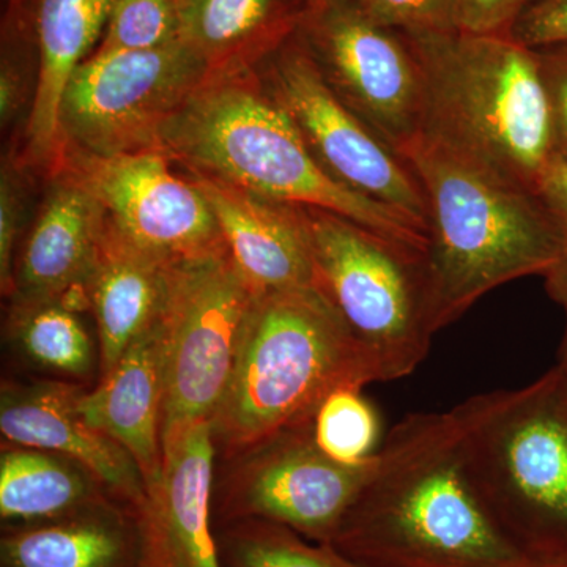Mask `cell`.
Returning a JSON list of instances; mask_svg holds the SVG:
<instances>
[{
  "instance_id": "cell-31",
  "label": "cell",
  "mask_w": 567,
  "mask_h": 567,
  "mask_svg": "<svg viewBox=\"0 0 567 567\" xmlns=\"http://www.w3.org/2000/svg\"><path fill=\"white\" fill-rule=\"evenodd\" d=\"M507 37L529 50L567 44V0H537Z\"/></svg>"
},
{
  "instance_id": "cell-35",
  "label": "cell",
  "mask_w": 567,
  "mask_h": 567,
  "mask_svg": "<svg viewBox=\"0 0 567 567\" xmlns=\"http://www.w3.org/2000/svg\"><path fill=\"white\" fill-rule=\"evenodd\" d=\"M544 278L548 295L561 306L566 315V334L563 341L561 363L558 368L567 375V252L544 275Z\"/></svg>"
},
{
  "instance_id": "cell-26",
  "label": "cell",
  "mask_w": 567,
  "mask_h": 567,
  "mask_svg": "<svg viewBox=\"0 0 567 567\" xmlns=\"http://www.w3.org/2000/svg\"><path fill=\"white\" fill-rule=\"evenodd\" d=\"M363 388H342L324 399L312 421L317 445L341 464H361L377 453L380 420Z\"/></svg>"
},
{
  "instance_id": "cell-19",
  "label": "cell",
  "mask_w": 567,
  "mask_h": 567,
  "mask_svg": "<svg viewBox=\"0 0 567 567\" xmlns=\"http://www.w3.org/2000/svg\"><path fill=\"white\" fill-rule=\"evenodd\" d=\"M162 315V312H159ZM80 409L92 427L125 447L145 486L163 473V344L159 316L137 336L118 363L85 390Z\"/></svg>"
},
{
  "instance_id": "cell-7",
  "label": "cell",
  "mask_w": 567,
  "mask_h": 567,
  "mask_svg": "<svg viewBox=\"0 0 567 567\" xmlns=\"http://www.w3.org/2000/svg\"><path fill=\"white\" fill-rule=\"evenodd\" d=\"M477 487L499 527L535 565H567V386L561 369L492 391L468 439Z\"/></svg>"
},
{
  "instance_id": "cell-32",
  "label": "cell",
  "mask_w": 567,
  "mask_h": 567,
  "mask_svg": "<svg viewBox=\"0 0 567 567\" xmlns=\"http://www.w3.org/2000/svg\"><path fill=\"white\" fill-rule=\"evenodd\" d=\"M537 0H461L458 31L506 35Z\"/></svg>"
},
{
  "instance_id": "cell-9",
  "label": "cell",
  "mask_w": 567,
  "mask_h": 567,
  "mask_svg": "<svg viewBox=\"0 0 567 567\" xmlns=\"http://www.w3.org/2000/svg\"><path fill=\"white\" fill-rule=\"evenodd\" d=\"M210 78L183 40L148 51L93 52L62 96V147L99 156L162 152V133Z\"/></svg>"
},
{
  "instance_id": "cell-21",
  "label": "cell",
  "mask_w": 567,
  "mask_h": 567,
  "mask_svg": "<svg viewBox=\"0 0 567 567\" xmlns=\"http://www.w3.org/2000/svg\"><path fill=\"white\" fill-rule=\"evenodd\" d=\"M140 554L136 514L117 496L0 536V567H136Z\"/></svg>"
},
{
  "instance_id": "cell-12",
  "label": "cell",
  "mask_w": 567,
  "mask_h": 567,
  "mask_svg": "<svg viewBox=\"0 0 567 567\" xmlns=\"http://www.w3.org/2000/svg\"><path fill=\"white\" fill-rule=\"evenodd\" d=\"M259 70L328 174L352 192L401 213L429 237V205L415 171L336 96L300 33Z\"/></svg>"
},
{
  "instance_id": "cell-22",
  "label": "cell",
  "mask_w": 567,
  "mask_h": 567,
  "mask_svg": "<svg viewBox=\"0 0 567 567\" xmlns=\"http://www.w3.org/2000/svg\"><path fill=\"white\" fill-rule=\"evenodd\" d=\"M311 0H183L182 40L212 76L259 69L300 31Z\"/></svg>"
},
{
  "instance_id": "cell-10",
  "label": "cell",
  "mask_w": 567,
  "mask_h": 567,
  "mask_svg": "<svg viewBox=\"0 0 567 567\" xmlns=\"http://www.w3.org/2000/svg\"><path fill=\"white\" fill-rule=\"evenodd\" d=\"M379 464H341L320 450L312 423L287 429L227 458H216L213 527L262 518L330 544Z\"/></svg>"
},
{
  "instance_id": "cell-15",
  "label": "cell",
  "mask_w": 567,
  "mask_h": 567,
  "mask_svg": "<svg viewBox=\"0 0 567 567\" xmlns=\"http://www.w3.org/2000/svg\"><path fill=\"white\" fill-rule=\"evenodd\" d=\"M48 181L47 197L14 265L10 303L63 300L81 312L91 309L85 286L107 215L69 171L59 167Z\"/></svg>"
},
{
  "instance_id": "cell-6",
  "label": "cell",
  "mask_w": 567,
  "mask_h": 567,
  "mask_svg": "<svg viewBox=\"0 0 567 567\" xmlns=\"http://www.w3.org/2000/svg\"><path fill=\"white\" fill-rule=\"evenodd\" d=\"M295 207L317 292L369 354L380 382L412 374L440 331L427 252L338 213Z\"/></svg>"
},
{
  "instance_id": "cell-28",
  "label": "cell",
  "mask_w": 567,
  "mask_h": 567,
  "mask_svg": "<svg viewBox=\"0 0 567 567\" xmlns=\"http://www.w3.org/2000/svg\"><path fill=\"white\" fill-rule=\"evenodd\" d=\"M369 20L404 33L458 29L461 0H346Z\"/></svg>"
},
{
  "instance_id": "cell-13",
  "label": "cell",
  "mask_w": 567,
  "mask_h": 567,
  "mask_svg": "<svg viewBox=\"0 0 567 567\" xmlns=\"http://www.w3.org/2000/svg\"><path fill=\"white\" fill-rule=\"evenodd\" d=\"M59 167L100 200L112 226L134 245L169 262L227 251L204 193L189 175L174 173L166 153L99 156L62 147Z\"/></svg>"
},
{
  "instance_id": "cell-5",
  "label": "cell",
  "mask_w": 567,
  "mask_h": 567,
  "mask_svg": "<svg viewBox=\"0 0 567 567\" xmlns=\"http://www.w3.org/2000/svg\"><path fill=\"white\" fill-rule=\"evenodd\" d=\"M375 382L371 358L316 289L257 295L212 421L216 458L312 423L334 391Z\"/></svg>"
},
{
  "instance_id": "cell-11",
  "label": "cell",
  "mask_w": 567,
  "mask_h": 567,
  "mask_svg": "<svg viewBox=\"0 0 567 567\" xmlns=\"http://www.w3.org/2000/svg\"><path fill=\"white\" fill-rule=\"evenodd\" d=\"M298 33L336 96L395 152L423 134L424 74L406 33L377 24L346 0L309 7Z\"/></svg>"
},
{
  "instance_id": "cell-20",
  "label": "cell",
  "mask_w": 567,
  "mask_h": 567,
  "mask_svg": "<svg viewBox=\"0 0 567 567\" xmlns=\"http://www.w3.org/2000/svg\"><path fill=\"white\" fill-rule=\"evenodd\" d=\"M169 265V260L134 245L107 218L85 286L99 330L102 375L162 312Z\"/></svg>"
},
{
  "instance_id": "cell-3",
  "label": "cell",
  "mask_w": 567,
  "mask_h": 567,
  "mask_svg": "<svg viewBox=\"0 0 567 567\" xmlns=\"http://www.w3.org/2000/svg\"><path fill=\"white\" fill-rule=\"evenodd\" d=\"M402 155L429 205L427 262L440 330L503 284L546 275L566 254L539 194L421 134Z\"/></svg>"
},
{
  "instance_id": "cell-39",
  "label": "cell",
  "mask_w": 567,
  "mask_h": 567,
  "mask_svg": "<svg viewBox=\"0 0 567 567\" xmlns=\"http://www.w3.org/2000/svg\"><path fill=\"white\" fill-rule=\"evenodd\" d=\"M175 2L178 3V6H181V3L183 2V0H175Z\"/></svg>"
},
{
  "instance_id": "cell-27",
  "label": "cell",
  "mask_w": 567,
  "mask_h": 567,
  "mask_svg": "<svg viewBox=\"0 0 567 567\" xmlns=\"http://www.w3.org/2000/svg\"><path fill=\"white\" fill-rule=\"evenodd\" d=\"M182 40L181 6L175 0H112L99 54L148 51Z\"/></svg>"
},
{
  "instance_id": "cell-30",
  "label": "cell",
  "mask_w": 567,
  "mask_h": 567,
  "mask_svg": "<svg viewBox=\"0 0 567 567\" xmlns=\"http://www.w3.org/2000/svg\"><path fill=\"white\" fill-rule=\"evenodd\" d=\"M535 51L550 107L555 159L567 164V44Z\"/></svg>"
},
{
  "instance_id": "cell-17",
  "label": "cell",
  "mask_w": 567,
  "mask_h": 567,
  "mask_svg": "<svg viewBox=\"0 0 567 567\" xmlns=\"http://www.w3.org/2000/svg\"><path fill=\"white\" fill-rule=\"evenodd\" d=\"M188 175L210 204L227 251L254 292L315 289L295 205L275 203L205 175Z\"/></svg>"
},
{
  "instance_id": "cell-14",
  "label": "cell",
  "mask_w": 567,
  "mask_h": 567,
  "mask_svg": "<svg viewBox=\"0 0 567 567\" xmlns=\"http://www.w3.org/2000/svg\"><path fill=\"white\" fill-rule=\"evenodd\" d=\"M216 447L212 421L163 442V473L132 503L141 532L136 567H221L212 517Z\"/></svg>"
},
{
  "instance_id": "cell-8",
  "label": "cell",
  "mask_w": 567,
  "mask_h": 567,
  "mask_svg": "<svg viewBox=\"0 0 567 567\" xmlns=\"http://www.w3.org/2000/svg\"><path fill=\"white\" fill-rule=\"evenodd\" d=\"M257 293L229 251L171 262L159 323L164 440L213 421Z\"/></svg>"
},
{
  "instance_id": "cell-18",
  "label": "cell",
  "mask_w": 567,
  "mask_h": 567,
  "mask_svg": "<svg viewBox=\"0 0 567 567\" xmlns=\"http://www.w3.org/2000/svg\"><path fill=\"white\" fill-rule=\"evenodd\" d=\"M39 71L18 164L50 175L61 158L59 114L74 71L106 29L112 0H33Z\"/></svg>"
},
{
  "instance_id": "cell-2",
  "label": "cell",
  "mask_w": 567,
  "mask_h": 567,
  "mask_svg": "<svg viewBox=\"0 0 567 567\" xmlns=\"http://www.w3.org/2000/svg\"><path fill=\"white\" fill-rule=\"evenodd\" d=\"M162 152L188 174L275 203L338 213L427 252V234L415 223L327 173L259 69L208 78L164 126Z\"/></svg>"
},
{
  "instance_id": "cell-33",
  "label": "cell",
  "mask_w": 567,
  "mask_h": 567,
  "mask_svg": "<svg viewBox=\"0 0 567 567\" xmlns=\"http://www.w3.org/2000/svg\"><path fill=\"white\" fill-rule=\"evenodd\" d=\"M537 194L540 200L546 205L547 212L550 213L555 226H557L559 235H561L563 244L567 252V164L554 159V163L547 167Z\"/></svg>"
},
{
  "instance_id": "cell-24",
  "label": "cell",
  "mask_w": 567,
  "mask_h": 567,
  "mask_svg": "<svg viewBox=\"0 0 567 567\" xmlns=\"http://www.w3.org/2000/svg\"><path fill=\"white\" fill-rule=\"evenodd\" d=\"M78 315L62 300L10 303V341L40 371L66 379L87 377L93 346Z\"/></svg>"
},
{
  "instance_id": "cell-34",
  "label": "cell",
  "mask_w": 567,
  "mask_h": 567,
  "mask_svg": "<svg viewBox=\"0 0 567 567\" xmlns=\"http://www.w3.org/2000/svg\"><path fill=\"white\" fill-rule=\"evenodd\" d=\"M25 93L28 87H25L20 66L10 59H3L2 71H0V121L3 128L17 118L18 112H21L22 106L28 102Z\"/></svg>"
},
{
  "instance_id": "cell-23",
  "label": "cell",
  "mask_w": 567,
  "mask_h": 567,
  "mask_svg": "<svg viewBox=\"0 0 567 567\" xmlns=\"http://www.w3.org/2000/svg\"><path fill=\"white\" fill-rule=\"evenodd\" d=\"M111 496L117 495L76 458L39 447L2 445V527L55 520Z\"/></svg>"
},
{
  "instance_id": "cell-36",
  "label": "cell",
  "mask_w": 567,
  "mask_h": 567,
  "mask_svg": "<svg viewBox=\"0 0 567 567\" xmlns=\"http://www.w3.org/2000/svg\"><path fill=\"white\" fill-rule=\"evenodd\" d=\"M32 2L33 0H10V11L11 13L17 14L18 20H20V17L22 14V11H24L25 6Z\"/></svg>"
},
{
  "instance_id": "cell-29",
  "label": "cell",
  "mask_w": 567,
  "mask_h": 567,
  "mask_svg": "<svg viewBox=\"0 0 567 567\" xmlns=\"http://www.w3.org/2000/svg\"><path fill=\"white\" fill-rule=\"evenodd\" d=\"M21 166L7 162L0 177V284L7 297L13 293L14 249L25 216V193L20 178Z\"/></svg>"
},
{
  "instance_id": "cell-37",
  "label": "cell",
  "mask_w": 567,
  "mask_h": 567,
  "mask_svg": "<svg viewBox=\"0 0 567 567\" xmlns=\"http://www.w3.org/2000/svg\"><path fill=\"white\" fill-rule=\"evenodd\" d=\"M537 567H567V565H548V566H537Z\"/></svg>"
},
{
  "instance_id": "cell-4",
  "label": "cell",
  "mask_w": 567,
  "mask_h": 567,
  "mask_svg": "<svg viewBox=\"0 0 567 567\" xmlns=\"http://www.w3.org/2000/svg\"><path fill=\"white\" fill-rule=\"evenodd\" d=\"M425 89V136L503 181L537 193L554 163L537 52L506 35L406 33Z\"/></svg>"
},
{
  "instance_id": "cell-38",
  "label": "cell",
  "mask_w": 567,
  "mask_h": 567,
  "mask_svg": "<svg viewBox=\"0 0 567 567\" xmlns=\"http://www.w3.org/2000/svg\"><path fill=\"white\" fill-rule=\"evenodd\" d=\"M317 2H320V0H311V6H315Z\"/></svg>"
},
{
  "instance_id": "cell-40",
  "label": "cell",
  "mask_w": 567,
  "mask_h": 567,
  "mask_svg": "<svg viewBox=\"0 0 567 567\" xmlns=\"http://www.w3.org/2000/svg\"><path fill=\"white\" fill-rule=\"evenodd\" d=\"M566 375V374H565ZM566 386H567V375H566Z\"/></svg>"
},
{
  "instance_id": "cell-16",
  "label": "cell",
  "mask_w": 567,
  "mask_h": 567,
  "mask_svg": "<svg viewBox=\"0 0 567 567\" xmlns=\"http://www.w3.org/2000/svg\"><path fill=\"white\" fill-rule=\"evenodd\" d=\"M85 388L69 380L3 382L0 432L9 445L39 447L89 466L118 498L140 502L145 481L128 451L82 416Z\"/></svg>"
},
{
  "instance_id": "cell-25",
  "label": "cell",
  "mask_w": 567,
  "mask_h": 567,
  "mask_svg": "<svg viewBox=\"0 0 567 567\" xmlns=\"http://www.w3.org/2000/svg\"><path fill=\"white\" fill-rule=\"evenodd\" d=\"M215 535L221 567H360L331 544L262 518L223 525Z\"/></svg>"
},
{
  "instance_id": "cell-1",
  "label": "cell",
  "mask_w": 567,
  "mask_h": 567,
  "mask_svg": "<svg viewBox=\"0 0 567 567\" xmlns=\"http://www.w3.org/2000/svg\"><path fill=\"white\" fill-rule=\"evenodd\" d=\"M492 393L395 425L331 546L360 567H537L477 487L468 439Z\"/></svg>"
}]
</instances>
